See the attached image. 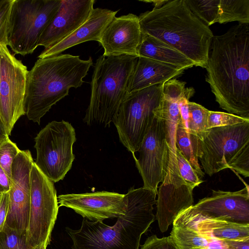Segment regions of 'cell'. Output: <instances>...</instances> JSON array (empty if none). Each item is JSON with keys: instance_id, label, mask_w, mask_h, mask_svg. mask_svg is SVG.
Returning <instances> with one entry per match:
<instances>
[{"instance_id": "obj_1", "label": "cell", "mask_w": 249, "mask_h": 249, "mask_svg": "<svg viewBox=\"0 0 249 249\" xmlns=\"http://www.w3.org/2000/svg\"><path fill=\"white\" fill-rule=\"evenodd\" d=\"M206 69L220 107L249 120V26L240 23L213 36Z\"/></svg>"}, {"instance_id": "obj_2", "label": "cell", "mask_w": 249, "mask_h": 249, "mask_svg": "<svg viewBox=\"0 0 249 249\" xmlns=\"http://www.w3.org/2000/svg\"><path fill=\"white\" fill-rule=\"evenodd\" d=\"M127 210L108 226L103 221L83 219L78 230L66 227L72 249H139L142 235L154 222L157 193L148 188H130L125 194Z\"/></svg>"}, {"instance_id": "obj_3", "label": "cell", "mask_w": 249, "mask_h": 249, "mask_svg": "<svg viewBox=\"0 0 249 249\" xmlns=\"http://www.w3.org/2000/svg\"><path fill=\"white\" fill-rule=\"evenodd\" d=\"M139 18L142 34L179 51L195 66L206 68L213 35L184 0H169L160 8L142 13Z\"/></svg>"}, {"instance_id": "obj_4", "label": "cell", "mask_w": 249, "mask_h": 249, "mask_svg": "<svg viewBox=\"0 0 249 249\" xmlns=\"http://www.w3.org/2000/svg\"><path fill=\"white\" fill-rule=\"evenodd\" d=\"M92 65L91 57L83 60L70 54L38 58L27 74L25 108L28 119L40 124L41 118L69 94L71 88L82 85Z\"/></svg>"}, {"instance_id": "obj_5", "label": "cell", "mask_w": 249, "mask_h": 249, "mask_svg": "<svg viewBox=\"0 0 249 249\" xmlns=\"http://www.w3.org/2000/svg\"><path fill=\"white\" fill-rule=\"evenodd\" d=\"M129 55L100 56L94 66L89 104L84 122L109 126L128 94L129 80L137 61Z\"/></svg>"}, {"instance_id": "obj_6", "label": "cell", "mask_w": 249, "mask_h": 249, "mask_svg": "<svg viewBox=\"0 0 249 249\" xmlns=\"http://www.w3.org/2000/svg\"><path fill=\"white\" fill-rule=\"evenodd\" d=\"M197 157L209 176L229 168L249 177V122L208 129L198 139Z\"/></svg>"}, {"instance_id": "obj_7", "label": "cell", "mask_w": 249, "mask_h": 249, "mask_svg": "<svg viewBox=\"0 0 249 249\" xmlns=\"http://www.w3.org/2000/svg\"><path fill=\"white\" fill-rule=\"evenodd\" d=\"M162 84L127 94L121 104L113 123L121 143L133 156L150 129L160 107Z\"/></svg>"}, {"instance_id": "obj_8", "label": "cell", "mask_w": 249, "mask_h": 249, "mask_svg": "<svg viewBox=\"0 0 249 249\" xmlns=\"http://www.w3.org/2000/svg\"><path fill=\"white\" fill-rule=\"evenodd\" d=\"M61 0H15L8 44L15 54H32L43 32L53 18Z\"/></svg>"}, {"instance_id": "obj_9", "label": "cell", "mask_w": 249, "mask_h": 249, "mask_svg": "<svg viewBox=\"0 0 249 249\" xmlns=\"http://www.w3.org/2000/svg\"><path fill=\"white\" fill-rule=\"evenodd\" d=\"M76 141L74 128L64 120L49 123L35 138V163L53 183L62 180L71 169Z\"/></svg>"}, {"instance_id": "obj_10", "label": "cell", "mask_w": 249, "mask_h": 249, "mask_svg": "<svg viewBox=\"0 0 249 249\" xmlns=\"http://www.w3.org/2000/svg\"><path fill=\"white\" fill-rule=\"evenodd\" d=\"M30 208L27 243L31 249L47 246L58 212L59 206L54 183L34 162L30 173Z\"/></svg>"}, {"instance_id": "obj_11", "label": "cell", "mask_w": 249, "mask_h": 249, "mask_svg": "<svg viewBox=\"0 0 249 249\" xmlns=\"http://www.w3.org/2000/svg\"><path fill=\"white\" fill-rule=\"evenodd\" d=\"M28 71L20 60L0 45V118L8 136L26 114L25 98Z\"/></svg>"}, {"instance_id": "obj_12", "label": "cell", "mask_w": 249, "mask_h": 249, "mask_svg": "<svg viewBox=\"0 0 249 249\" xmlns=\"http://www.w3.org/2000/svg\"><path fill=\"white\" fill-rule=\"evenodd\" d=\"M201 218L249 224V185L235 192L212 190L211 196L200 199L176 219L194 221Z\"/></svg>"}, {"instance_id": "obj_13", "label": "cell", "mask_w": 249, "mask_h": 249, "mask_svg": "<svg viewBox=\"0 0 249 249\" xmlns=\"http://www.w3.org/2000/svg\"><path fill=\"white\" fill-rule=\"evenodd\" d=\"M159 109L139 149L138 158L133 157L143 187L157 193L164 177L168 150L164 121Z\"/></svg>"}, {"instance_id": "obj_14", "label": "cell", "mask_w": 249, "mask_h": 249, "mask_svg": "<svg viewBox=\"0 0 249 249\" xmlns=\"http://www.w3.org/2000/svg\"><path fill=\"white\" fill-rule=\"evenodd\" d=\"M29 150H20L12 165L5 225L26 234L30 208V173L34 163Z\"/></svg>"}, {"instance_id": "obj_15", "label": "cell", "mask_w": 249, "mask_h": 249, "mask_svg": "<svg viewBox=\"0 0 249 249\" xmlns=\"http://www.w3.org/2000/svg\"><path fill=\"white\" fill-rule=\"evenodd\" d=\"M59 207L73 210L90 221H103L125 214L127 200L125 195L101 191L61 195L57 196Z\"/></svg>"}, {"instance_id": "obj_16", "label": "cell", "mask_w": 249, "mask_h": 249, "mask_svg": "<svg viewBox=\"0 0 249 249\" xmlns=\"http://www.w3.org/2000/svg\"><path fill=\"white\" fill-rule=\"evenodd\" d=\"M142 37L139 17L133 14L114 17L106 26L99 43L105 56L129 55L138 57Z\"/></svg>"}, {"instance_id": "obj_17", "label": "cell", "mask_w": 249, "mask_h": 249, "mask_svg": "<svg viewBox=\"0 0 249 249\" xmlns=\"http://www.w3.org/2000/svg\"><path fill=\"white\" fill-rule=\"evenodd\" d=\"M94 0H61L60 5L39 38L38 46L49 48L64 39L89 18Z\"/></svg>"}, {"instance_id": "obj_18", "label": "cell", "mask_w": 249, "mask_h": 249, "mask_svg": "<svg viewBox=\"0 0 249 249\" xmlns=\"http://www.w3.org/2000/svg\"><path fill=\"white\" fill-rule=\"evenodd\" d=\"M118 12V10L93 8L83 24L64 39L44 49L38 55V58L59 55L67 49L86 41L94 40L99 42L104 29Z\"/></svg>"}, {"instance_id": "obj_19", "label": "cell", "mask_w": 249, "mask_h": 249, "mask_svg": "<svg viewBox=\"0 0 249 249\" xmlns=\"http://www.w3.org/2000/svg\"><path fill=\"white\" fill-rule=\"evenodd\" d=\"M186 82L173 78L162 84V96L159 112L164 121L168 148L172 151L177 149L176 133L180 120L179 102L188 88Z\"/></svg>"}, {"instance_id": "obj_20", "label": "cell", "mask_w": 249, "mask_h": 249, "mask_svg": "<svg viewBox=\"0 0 249 249\" xmlns=\"http://www.w3.org/2000/svg\"><path fill=\"white\" fill-rule=\"evenodd\" d=\"M184 71L150 58L138 57L129 80L128 94L163 84L180 75Z\"/></svg>"}, {"instance_id": "obj_21", "label": "cell", "mask_w": 249, "mask_h": 249, "mask_svg": "<svg viewBox=\"0 0 249 249\" xmlns=\"http://www.w3.org/2000/svg\"><path fill=\"white\" fill-rule=\"evenodd\" d=\"M138 53V57L150 58L184 70L195 66L192 61L179 51L153 36L142 33Z\"/></svg>"}, {"instance_id": "obj_22", "label": "cell", "mask_w": 249, "mask_h": 249, "mask_svg": "<svg viewBox=\"0 0 249 249\" xmlns=\"http://www.w3.org/2000/svg\"><path fill=\"white\" fill-rule=\"evenodd\" d=\"M193 225L201 234L220 240H235L249 237V224L201 218L194 221L175 219Z\"/></svg>"}, {"instance_id": "obj_23", "label": "cell", "mask_w": 249, "mask_h": 249, "mask_svg": "<svg viewBox=\"0 0 249 249\" xmlns=\"http://www.w3.org/2000/svg\"><path fill=\"white\" fill-rule=\"evenodd\" d=\"M170 236L178 249H197L206 247L212 238L198 232L191 224L174 220Z\"/></svg>"}, {"instance_id": "obj_24", "label": "cell", "mask_w": 249, "mask_h": 249, "mask_svg": "<svg viewBox=\"0 0 249 249\" xmlns=\"http://www.w3.org/2000/svg\"><path fill=\"white\" fill-rule=\"evenodd\" d=\"M176 143L177 148L190 163L199 178H203L204 173L198 162L197 157L198 139L186 130L181 120L176 129Z\"/></svg>"}, {"instance_id": "obj_25", "label": "cell", "mask_w": 249, "mask_h": 249, "mask_svg": "<svg viewBox=\"0 0 249 249\" xmlns=\"http://www.w3.org/2000/svg\"><path fill=\"white\" fill-rule=\"evenodd\" d=\"M249 23V0H220L218 23Z\"/></svg>"}, {"instance_id": "obj_26", "label": "cell", "mask_w": 249, "mask_h": 249, "mask_svg": "<svg viewBox=\"0 0 249 249\" xmlns=\"http://www.w3.org/2000/svg\"><path fill=\"white\" fill-rule=\"evenodd\" d=\"M184 0L193 13L208 27L218 22L220 0Z\"/></svg>"}, {"instance_id": "obj_27", "label": "cell", "mask_w": 249, "mask_h": 249, "mask_svg": "<svg viewBox=\"0 0 249 249\" xmlns=\"http://www.w3.org/2000/svg\"><path fill=\"white\" fill-rule=\"evenodd\" d=\"M188 132L202 139L207 131V121L209 110L201 105L189 101Z\"/></svg>"}, {"instance_id": "obj_28", "label": "cell", "mask_w": 249, "mask_h": 249, "mask_svg": "<svg viewBox=\"0 0 249 249\" xmlns=\"http://www.w3.org/2000/svg\"><path fill=\"white\" fill-rule=\"evenodd\" d=\"M0 249H31L27 243V235L4 225L0 231Z\"/></svg>"}, {"instance_id": "obj_29", "label": "cell", "mask_w": 249, "mask_h": 249, "mask_svg": "<svg viewBox=\"0 0 249 249\" xmlns=\"http://www.w3.org/2000/svg\"><path fill=\"white\" fill-rule=\"evenodd\" d=\"M20 150L9 137L0 141V166L10 178L12 163Z\"/></svg>"}, {"instance_id": "obj_30", "label": "cell", "mask_w": 249, "mask_h": 249, "mask_svg": "<svg viewBox=\"0 0 249 249\" xmlns=\"http://www.w3.org/2000/svg\"><path fill=\"white\" fill-rule=\"evenodd\" d=\"M249 120L229 113L209 111L207 121V129L218 127L231 126L244 122Z\"/></svg>"}, {"instance_id": "obj_31", "label": "cell", "mask_w": 249, "mask_h": 249, "mask_svg": "<svg viewBox=\"0 0 249 249\" xmlns=\"http://www.w3.org/2000/svg\"><path fill=\"white\" fill-rule=\"evenodd\" d=\"M15 0H0V45L8 44L11 12Z\"/></svg>"}, {"instance_id": "obj_32", "label": "cell", "mask_w": 249, "mask_h": 249, "mask_svg": "<svg viewBox=\"0 0 249 249\" xmlns=\"http://www.w3.org/2000/svg\"><path fill=\"white\" fill-rule=\"evenodd\" d=\"M176 157L179 173L187 184L194 189L203 182L178 148L176 150Z\"/></svg>"}, {"instance_id": "obj_33", "label": "cell", "mask_w": 249, "mask_h": 249, "mask_svg": "<svg viewBox=\"0 0 249 249\" xmlns=\"http://www.w3.org/2000/svg\"><path fill=\"white\" fill-rule=\"evenodd\" d=\"M140 249H178L170 236L159 238L153 235L147 238Z\"/></svg>"}, {"instance_id": "obj_34", "label": "cell", "mask_w": 249, "mask_h": 249, "mask_svg": "<svg viewBox=\"0 0 249 249\" xmlns=\"http://www.w3.org/2000/svg\"><path fill=\"white\" fill-rule=\"evenodd\" d=\"M8 193L0 194V231L4 227L8 211Z\"/></svg>"}, {"instance_id": "obj_35", "label": "cell", "mask_w": 249, "mask_h": 249, "mask_svg": "<svg viewBox=\"0 0 249 249\" xmlns=\"http://www.w3.org/2000/svg\"><path fill=\"white\" fill-rule=\"evenodd\" d=\"M223 241L231 249H249V237L239 239Z\"/></svg>"}, {"instance_id": "obj_36", "label": "cell", "mask_w": 249, "mask_h": 249, "mask_svg": "<svg viewBox=\"0 0 249 249\" xmlns=\"http://www.w3.org/2000/svg\"><path fill=\"white\" fill-rule=\"evenodd\" d=\"M11 178L0 166V193L8 192L10 189Z\"/></svg>"}, {"instance_id": "obj_37", "label": "cell", "mask_w": 249, "mask_h": 249, "mask_svg": "<svg viewBox=\"0 0 249 249\" xmlns=\"http://www.w3.org/2000/svg\"><path fill=\"white\" fill-rule=\"evenodd\" d=\"M197 249H231L224 242L223 240L212 239L209 243L203 248Z\"/></svg>"}, {"instance_id": "obj_38", "label": "cell", "mask_w": 249, "mask_h": 249, "mask_svg": "<svg viewBox=\"0 0 249 249\" xmlns=\"http://www.w3.org/2000/svg\"><path fill=\"white\" fill-rule=\"evenodd\" d=\"M169 0H142V1L145 2L152 3L154 5V8H158L162 6L168 1Z\"/></svg>"}, {"instance_id": "obj_39", "label": "cell", "mask_w": 249, "mask_h": 249, "mask_svg": "<svg viewBox=\"0 0 249 249\" xmlns=\"http://www.w3.org/2000/svg\"><path fill=\"white\" fill-rule=\"evenodd\" d=\"M9 137L6 133L4 124L0 118V141Z\"/></svg>"}, {"instance_id": "obj_40", "label": "cell", "mask_w": 249, "mask_h": 249, "mask_svg": "<svg viewBox=\"0 0 249 249\" xmlns=\"http://www.w3.org/2000/svg\"><path fill=\"white\" fill-rule=\"evenodd\" d=\"M47 249V247L44 246V245H42V246H38L34 249Z\"/></svg>"}, {"instance_id": "obj_41", "label": "cell", "mask_w": 249, "mask_h": 249, "mask_svg": "<svg viewBox=\"0 0 249 249\" xmlns=\"http://www.w3.org/2000/svg\"></svg>"}]
</instances>
